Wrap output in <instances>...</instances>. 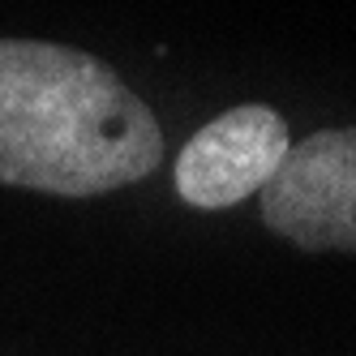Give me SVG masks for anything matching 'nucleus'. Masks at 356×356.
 <instances>
[{
	"instance_id": "1",
	"label": "nucleus",
	"mask_w": 356,
	"mask_h": 356,
	"mask_svg": "<svg viewBox=\"0 0 356 356\" xmlns=\"http://www.w3.org/2000/svg\"><path fill=\"white\" fill-rule=\"evenodd\" d=\"M163 163V129L120 73L82 47L0 35V185L104 197Z\"/></svg>"
},
{
	"instance_id": "3",
	"label": "nucleus",
	"mask_w": 356,
	"mask_h": 356,
	"mask_svg": "<svg viewBox=\"0 0 356 356\" xmlns=\"http://www.w3.org/2000/svg\"><path fill=\"white\" fill-rule=\"evenodd\" d=\"M288 120L270 104H236L207 120L172 168L176 197L193 211H227L262 193L288 155Z\"/></svg>"
},
{
	"instance_id": "2",
	"label": "nucleus",
	"mask_w": 356,
	"mask_h": 356,
	"mask_svg": "<svg viewBox=\"0 0 356 356\" xmlns=\"http://www.w3.org/2000/svg\"><path fill=\"white\" fill-rule=\"evenodd\" d=\"M262 197V223L305 253H356V124L288 146Z\"/></svg>"
}]
</instances>
